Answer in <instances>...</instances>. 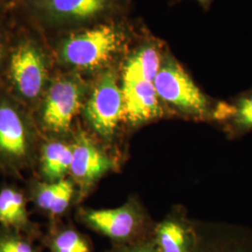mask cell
I'll return each instance as SVG.
<instances>
[{
  "label": "cell",
  "mask_w": 252,
  "mask_h": 252,
  "mask_svg": "<svg viewBox=\"0 0 252 252\" xmlns=\"http://www.w3.org/2000/svg\"><path fill=\"white\" fill-rule=\"evenodd\" d=\"M83 219L93 228L114 239L129 237L136 225L135 212L128 206L113 209L86 210Z\"/></svg>",
  "instance_id": "cell-10"
},
{
  "label": "cell",
  "mask_w": 252,
  "mask_h": 252,
  "mask_svg": "<svg viewBox=\"0 0 252 252\" xmlns=\"http://www.w3.org/2000/svg\"><path fill=\"white\" fill-rule=\"evenodd\" d=\"M251 252L247 248H245L242 245H237L232 247L228 252Z\"/></svg>",
  "instance_id": "cell-22"
},
{
  "label": "cell",
  "mask_w": 252,
  "mask_h": 252,
  "mask_svg": "<svg viewBox=\"0 0 252 252\" xmlns=\"http://www.w3.org/2000/svg\"><path fill=\"white\" fill-rule=\"evenodd\" d=\"M162 62L158 46L146 43L128 55L123 64L122 73L138 76L154 82Z\"/></svg>",
  "instance_id": "cell-14"
},
{
  "label": "cell",
  "mask_w": 252,
  "mask_h": 252,
  "mask_svg": "<svg viewBox=\"0 0 252 252\" xmlns=\"http://www.w3.org/2000/svg\"><path fill=\"white\" fill-rule=\"evenodd\" d=\"M81 112L95 134L105 140L113 137L125 116L124 95L115 66L94 77Z\"/></svg>",
  "instance_id": "cell-6"
},
{
  "label": "cell",
  "mask_w": 252,
  "mask_h": 252,
  "mask_svg": "<svg viewBox=\"0 0 252 252\" xmlns=\"http://www.w3.org/2000/svg\"><path fill=\"white\" fill-rule=\"evenodd\" d=\"M56 69L48 39L15 19L1 84L33 112Z\"/></svg>",
  "instance_id": "cell-2"
},
{
  "label": "cell",
  "mask_w": 252,
  "mask_h": 252,
  "mask_svg": "<svg viewBox=\"0 0 252 252\" xmlns=\"http://www.w3.org/2000/svg\"><path fill=\"white\" fill-rule=\"evenodd\" d=\"M154 86L158 97L183 112L193 115H205L208 112L207 97L172 57L162 59Z\"/></svg>",
  "instance_id": "cell-7"
},
{
  "label": "cell",
  "mask_w": 252,
  "mask_h": 252,
  "mask_svg": "<svg viewBox=\"0 0 252 252\" xmlns=\"http://www.w3.org/2000/svg\"><path fill=\"white\" fill-rule=\"evenodd\" d=\"M0 224L15 230H26L31 225L25 195L19 189L5 187L0 190Z\"/></svg>",
  "instance_id": "cell-13"
},
{
  "label": "cell",
  "mask_w": 252,
  "mask_h": 252,
  "mask_svg": "<svg viewBox=\"0 0 252 252\" xmlns=\"http://www.w3.org/2000/svg\"><path fill=\"white\" fill-rule=\"evenodd\" d=\"M204 7H207L213 0H197Z\"/></svg>",
  "instance_id": "cell-23"
},
{
  "label": "cell",
  "mask_w": 252,
  "mask_h": 252,
  "mask_svg": "<svg viewBox=\"0 0 252 252\" xmlns=\"http://www.w3.org/2000/svg\"><path fill=\"white\" fill-rule=\"evenodd\" d=\"M125 117L133 125L159 117L162 109L153 81L122 73Z\"/></svg>",
  "instance_id": "cell-9"
},
{
  "label": "cell",
  "mask_w": 252,
  "mask_h": 252,
  "mask_svg": "<svg viewBox=\"0 0 252 252\" xmlns=\"http://www.w3.org/2000/svg\"><path fill=\"white\" fill-rule=\"evenodd\" d=\"M0 252H36L33 246L15 235L0 236Z\"/></svg>",
  "instance_id": "cell-19"
},
{
  "label": "cell",
  "mask_w": 252,
  "mask_h": 252,
  "mask_svg": "<svg viewBox=\"0 0 252 252\" xmlns=\"http://www.w3.org/2000/svg\"><path fill=\"white\" fill-rule=\"evenodd\" d=\"M12 0H0V20L9 18L12 14Z\"/></svg>",
  "instance_id": "cell-20"
},
{
  "label": "cell",
  "mask_w": 252,
  "mask_h": 252,
  "mask_svg": "<svg viewBox=\"0 0 252 252\" xmlns=\"http://www.w3.org/2000/svg\"><path fill=\"white\" fill-rule=\"evenodd\" d=\"M39 132L33 112L0 83V171L14 176L33 165Z\"/></svg>",
  "instance_id": "cell-4"
},
{
  "label": "cell",
  "mask_w": 252,
  "mask_h": 252,
  "mask_svg": "<svg viewBox=\"0 0 252 252\" xmlns=\"http://www.w3.org/2000/svg\"><path fill=\"white\" fill-rule=\"evenodd\" d=\"M126 252H154V251L149 246H139L128 250Z\"/></svg>",
  "instance_id": "cell-21"
},
{
  "label": "cell",
  "mask_w": 252,
  "mask_h": 252,
  "mask_svg": "<svg viewBox=\"0 0 252 252\" xmlns=\"http://www.w3.org/2000/svg\"><path fill=\"white\" fill-rule=\"evenodd\" d=\"M128 0H16L12 15L46 38L116 19Z\"/></svg>",
  "instance_id": "cell-3"
},
{
  "label": "cell",
  "mask_w": 252,
  "mask_h": 252,
  "mask_svg": "<svg viewBox=\"0 0 252 252\" xmlns=\"http://www.w3.org/2000/svg\"><path fill=\"white\" fill-rule=\"evenodd\" d=\"M72 148L69 174L82 190L89 189L114 167L113 161L83 131L78 132Z\"/></svg>",
  "instance_id": "cell-8"
},
{
  "label": "cell",
  "mask_w": 252,
  "mask_h": 252,
  "mask_svg": "<svg viewBox=\"0 0 252 252\" xmlns=\"http://www.w3.org/2000/svg\"><path fill=\"white\" fill-rule=\"evenodd\" d=\"M225 113L231 118V125L237 134L252 130V90L241 94L230 106H225Z\"/></svg>",
  "instance_id": "cell-15"
},
{
  "label": "cell",
  "mask_w": 252,
  "mask_h": 252,
  "mask_svg": "<svg viewBox=\"0 0 252 252\" xmlns=\"http://www.w3.org/2000/svg\"><path fill=\"white\" fill-rule=\"evenodd\" d=\"M89 89L90 83L81 74L56 69L33 110L38 130L51 138L69 133L74 119L82 110Z\"/></svg>",
  "instance_id": "cell-5"
},
{
  "label": "cell",
  "mask_w": 252,
  "mask_h": 252,
  "mask_svg": "<svg viewBox=\"0 0 252 252\" xmlns=\"http://www.w3.org/2000/svg\"><path fill=\"white\" fill-rule=\"evenodd\" d=\"M74 190L73 181L63 179L56 182L36 183L32 195L39 209L52 216H60L69 207Z\"/></svg>",
  "instance_id": "cell-12"
},
{
  "label": "cell",
  "mask_w": 252,
  "mask_h": 252,
  "mask_svg": "<svg viewBox=\"0 0 252 252\" xmlns=\"http://www.w3.org/2000/svg\"><path fill=\"white\" fill-rule=\"evenodd\" d=\"M158 241L162 252H185L186 234L177 222L162 223L158 231Z\"/></svg>",
  "instance_id": "cell-16"
},
{
  "label": "cell",
  "mask_w": 252,
  "mask_h": 252,
  "mask_svg": "<svg viewBox=\"0 0 252 252\" xmlns=\"http://www.w3.org/2000/svg\"><path fill=\"white\" fill-rule=\"evenodd\" d=\"M57 69L95 76L126 54L129 30L117 19L47 38Z\"/></svg>",
  "instance_id": "cell-1"
},
{
  "label": "cell",
  "mask_w": 252,
  "mask_h": 252,
  "mask_svg": "<svg viewBox=\"0 0 252 252\" xmlns=\"http://www.w3.org/2000/svg\"><path fill=\"white\" fill-rule=\"evenodd\" d=\"M12 1H13V2H15V1H16V0H12Z\"/></svg>",
  "instance_id": "cell-24"
},
{
  "label": "cell",
  "mask_w": 252,
  "mask_h": 252,
  "mask_svg": "<svg viewBox=\"0 0 252 252\" xmlns=\"http://www.w3.org/2000/svg\"><path fill=\"white\" fill-rule=\"evenodd\" d=\"M53 252H90L87 242L74 230L57 234L53 241Z\"/></svg>",
  "instance_id": "cell-17"
},
{
  "label": "cell",
  "mask_w": 252,
  "mask_h": 252,
  "mask_svg": "<svg viewBox=\"0 0 252 252\" xmlns=\"http://www.w3.org/2000/svg\"><path fill=\"white\" fill-rule=\"evenodd\" d=\"M15 25V19L13 15L9 18L0 20V83L2 81V76L4 73L5 64L7 61V56L9 53L10 39L12 36L13 28Z\"/></svg>",
  "instance_id": "cell-18"
},
{
  "label": "cell",
  "mask_w": 252,
  "mask_h": 252,
  "mask_svg": "<svg viewBox=\"0 0 252 252\" xmlns=\"http://www.w3.org/2000/svg\"><path fill=\"white\" fill-rule=\"evenodd\" d=\"M72 144L59 138H50L38 152L40 174L45 182H56L65 179L72 161Z\"/></svg>",
  "instance_id": "cell-11"
}]
</instances>
